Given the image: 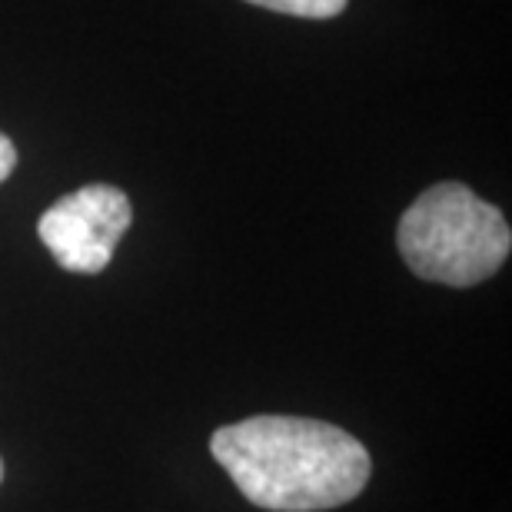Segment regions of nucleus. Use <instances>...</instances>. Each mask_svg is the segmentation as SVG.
Listing matches in <instances>:
<instances>
[{
    "label": "nucleus",
    "mask_w": 512,
    "mask_h": 512,
    "mask_svg": "<svg viewBox=\"0 0 512 512\" xmlns=\"http://www.w3.org/2000/svg\"><path fill=\"white\" fill-rule=\"evenodd\" d=\"M133 223V207L124 190L110 183H87L37 220L40 243L70 273H104Z\"/></svg>",
    "instance_id": "3"
},
{
    "label": "nucleus",
    "mask_w": 512,
    "mask_h": 512,
    "mask_svg": "<svg viewBox=\"0 0 512 512\" xmlns=\"http://www.w3.org/2000/svg\"><path fill=\"white\" fill-rule=\"evenodd\" d=\"M247 4L276 10V14H290V17L330 20V17H340L350 0H247Z\"/></svg>",
    "instance_id": "4"
},
{
    "label": "nucleus",
    "mask_w": 512,
    "mask_h": 512,
    "mask_svg": "<svg viewBox=\"0 0 512 512\" xmlns=\"http://www.w3.org/2000/svg\"><path fill=\"white\" fill-rule=\"evenodd\" d=\"M210 453L253 506L270 512H323L353 503L373 473L360 439L300 416H250L220 426Z\"/></svg>",
    "instance_id": "1"
},
{
    "label": "nucleus",
    "mask_w": 512,
    "mask_h": 512,
    "mask_svg": "<svg viewBox=\"0 0 512 512\" xmlns=\"http://www.w3.org/2000/svg\"><path fill=\"white\" fill-rule=\"evenodd\" d=\"M396 247L419 280L476 286L506 263L512 233L499 207L456 180L419 193L403 213Z\"/></svg>",
    "instance_id": "2"
},
{
    "label": "nucleus",
    "mask_w": 512,
    "mask_h": 512,
    "mask_svg": "<svg viewBox=\"0 0 512 512\" xmlns=\"http://www.w3.org/2000/svg\"><path fill=\"white\" fill-rule=\"evenodd\" d=\"M0 479H4V463H0Z\"/></svg>",
    "instance_id": "6"
},
{
    "label": "nucleus",
    "mask_w": 512,
    "mask_h": 512,
    "mask_svg": "<svg viewBox=\"0 0 512 512\" xmlns=\"http://www.w3.org/2000/svg\"><path fill=\"white\" fill-rule=\"evenodd\" d=\"M14 167H17V147H14V140L0 133V183L14 173Z\"/></svg>",
    "instance_id": "5"
}]
</instances>
